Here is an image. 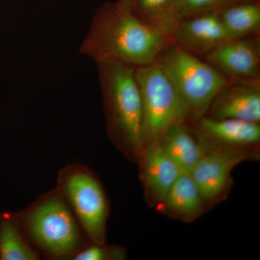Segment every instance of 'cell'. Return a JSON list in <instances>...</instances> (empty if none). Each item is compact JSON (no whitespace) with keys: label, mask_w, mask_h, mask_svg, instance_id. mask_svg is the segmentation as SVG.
I'll list each match as a JSON object with an SVG mask.
<instances>
[{"label":"cell","mask_w":260,"mask_h":260,"mask_svg":"<svg viewBox=\"0 0 260 260\" xmlns=\"http://www.w3.org/2000/svg\"><path fill=\"white\" fill-rule=\"evenodd\" d=\"M218 13L231 37L260 35V0H241Z\"/></svg>","instance_id":"15"},{"label":"cell","mask_w":260,"mask_h":260,"mask_svg":"<svg viewBox=\"0 0 260 260\" xmlns=\"http://www.w3.org/2000/svg\"><path fill=\"white\" fill-rule=\"evenodd\" d=\"M176 0H134L132 11L147 23L172 32Z\"/></svg>","instance_id":"17"},{"label":"cell","mask_w":260,"mask_h":260,"mask_svg":"<svg viewBox=\"0 0 260 260\" xmlns=\"http://www.w3.org/2000/svg\"><path fill=\"white\" fill-rule=\"evenodd\" d=\"M133 3H134V0H118V1L116 2V3H117L121 8H124V9L126 10L132 9Z\"/></svg>","instance_id":"20"},{"label":"cell","mask_w":260,"mask_h":260,"mask_svg":"<svg viewBox=\"0 0 260 260\" xmlns=\"http://www.w3.org/2000/svg\"><path fill=\"white\" fill-rule=\"evenodd\" d=\"M172 35L174 45L200 58L232 38L218 12L179 19L173 25Z\"/></svg>","instance_id":"10"},{"label":"cell","mask_w":260,"mask_h":260,"mask_svg":"<svg viewBox=\"0 0 260 260\" xmlns=\"http://www.w3.org/2000/svg\"><path fill=\"white\" fill-rule=\"evenodd\" d=\"M172 44L170 30L147 23L131 10L108 2L94 15L80 51L96 63L119 61L137 68L154 64Z\"/></svg>","instance_id":"1"},{"label":"cell","mask_w":260,"mask_h":260,"mask_svg":"<svg viewBox=\"0 0 260 260\" xmlns=\"http://www.w3.org/2000/svg\"><path fill=\"white\" fill-rule=\"evenodd\" d=\"M125 251L117 246L89 244L72 256V260H113L124 259Z\"/></svg>","instance_id":"19"},{"label":"cell","mask_w":260,"mask_h":260,"mask_svg":"<svg viewBox=\"0 0 260 260\" xmlns=\"http://www.w3.org/2000/svg\"><path fill=\"white\" fill-rule=\"evenodd\" d=\"M40 254L29 243L15 213L0 214V260H38Z\"/></svg>","instance_id":"16"},{"label":"cell","mask_w":260,"mask_h":260,"mask_svg":"<svg viewBox=\"0 0 260 260\" xmlns=\"http://www.w3.org/2000/svg\"><path fill=\"white\" fill-rule=\"evenodd\" d=\"M155 63L185 105L186 124L205 115L214 97L230 80L204 59L174 44L162 51Z\"/></svg>","instance_id":"4"},{"label":"cell","mask_w":260,"mask_h":260,"mask_svg":"<svg viewBox=\"0 0 260 260\" xmlns=\"http://www.w3.org/2000/svg\"><path fill=\"white\" fill-rule=\"evenodd\" d=\"M257 152L249 148L211 149L200 159L190 174L205 201L216 199L226 187L234 168L256 158Z\"/></svg>","instance_id":"7"},{"label":"cell","mask_w":260,"mask_h":260,"mask_svg":"<svg viewBox=\"0 0 260 260\" xmlns=\"http://www.w3.org/2000/svg\"><path fill=\"white\" fill-rule=\"evenodd\" d=\"M186 124L208 150L217 148H249L260 141L259 123L204 116Z\"/></svg>","instance_id":"11"},{"label":"cell","mask_w":260,"mask_h":260,"mask_svg":"<svg viewBox=\"0 0 260 260\" xmlns=\"http://www.w3.org/2000/svg\"><path fill=\"white\" fill-rule=\"evenodd\" d=\"M158 141L169 158L183 172L188 174L208 151L186 123L171 126Z\"/></svg>","instance_id":"13"},{"label":"cell","mask_w":260,"mask_h":260,"mask_svg":"<svg viewBox=\"0 0 260 260\" xmlns=\"http://www.w3.org/2000/svg\"><path fill=\"white\" fill-rule=\"evenodd\" d=\"M56 189L74 213L92 244H106L109 203L99 178L80 164H71L58 174Z\"/></svg>","instance_id":"5"},{"label":"cell","mask_w":260,"mask_h":260,"mask_svg":"<svg viewBox=\"0 0 260 260\" xmlns=\"http://www.w3.org/2000/svg\"><path fill=\"white\" fill-rule=\"evenodd\" d=\"M140 159L145 189L149 196L160 204L183 172L169 158L159 141L147 145Z\"/></svg>","instance_id":"12"},{"label":"cell","mask_w":260,"mask_h":260,"mask_svg":"<svg viewBox=\"0 0 260 260\" xmlns=\"http://www.w3.org/2000/svg\"><path fill=\"white\" fill-rule=\"evenodd\" d=\"M15 215L32 247L49 259H70L90 244L68 202L56 188Z\"/></svg>","instance_id":"3"},{"label":"cell","mask_w":260,"mask_h":260,"mask_svg":"<svg viewBox=\"0 0 260 260\" xmlns=\"http://www.w3.org/2000/svg\"><path fill=\"white\" fill-rule=\"evenodd\" d=\"M202 59L228 79L260 78V35L231 38Z\"/></svg>","instance_id":"8"},{"label":"cell","mask_w":260,"mask_h":260,"mask_svg":"<svg viewBox=\"0 0 260 260\" xmlns=\"http://www.w3.org/2000/svg\"><path fill=\"white\" fill-rule=\"evenodd\" d=\"M108 133L130 158L145 150L143 104L135 68L119 61L97 62Z\"/></svg>","instance_id":"2"},{"label":"cell","mask_w":260,"mask_h":260,"mask_svg":"<svg viewBox=\"0 0 260 260\" xmlns=\"http://www.w3.org/2000/svg\"><path fill=\"white\" fill-rule=\"evenodd\" d=\"M143 104L145 148L171 126L188 120L185 105L161 69L154 64L135 68Z\"/></svg>","instance_id":"6"},{"label":"cell","mask_w":260,"mask_h":260,"mask_svg":"<svg viewBox=\"0 0 260 260\" xmlns=\"http://www.w3.org/2000/svg\"><path fill=\"white\" fill-rule=\"evenodd\" d=\"M205 200L190 174L183 172L170 188L160 204L182 218L198 216L204 208Z\"/></svg>","instance_id":"14"},{"label":"cell","mask_w":260,"mask_h":260,"mask_svg":"<svg viewBox=\"0 0 260 260\" xmlns=\"http://www.w3.org/2000/svg\"><path fill=\"white\" fill-rule=\"evenodd\" d=\"M241 0H176L173 9L174 24L179 19L202 14L218 12L228 5Z\"/></svg>","instance_id":"18"},{"label":"cell","mask_w":260,"mask_h":260,"mask_svg":"<svg viewBox=\"0 0 260 260\" xmlns=\"http://www.w3.org/2000/svg\"><path fill=\"white\" fill-rule=\"evenodd\" d=\"M205 116L260 122V78L229 80L210 104Z\"/></svg>","instance_id":"9"}]
</instances>
